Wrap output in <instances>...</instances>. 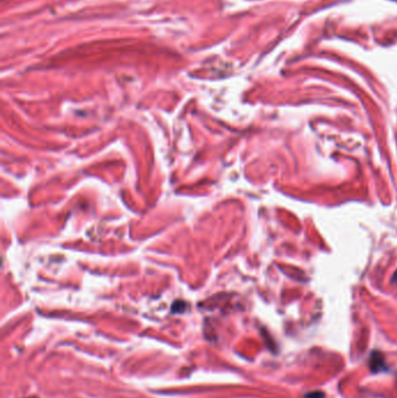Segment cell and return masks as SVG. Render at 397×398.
<instances>
[{
  "mask_svg": "<svg viewBox=\"0 0 397 398\" xmlns=\"http://www.w3.org/2000/svg\"><path fill=\"white\" fill-rule=\"evenodd\" d=\"M324 396H323V394H320V393H312V394H310V395H306V398H323Z\"/></svg>",
  "mask_w": 397,
  "mask_h": 398,
  "instance_id": "6da1fadb",
  "label": "cell"
}]
</instances>
